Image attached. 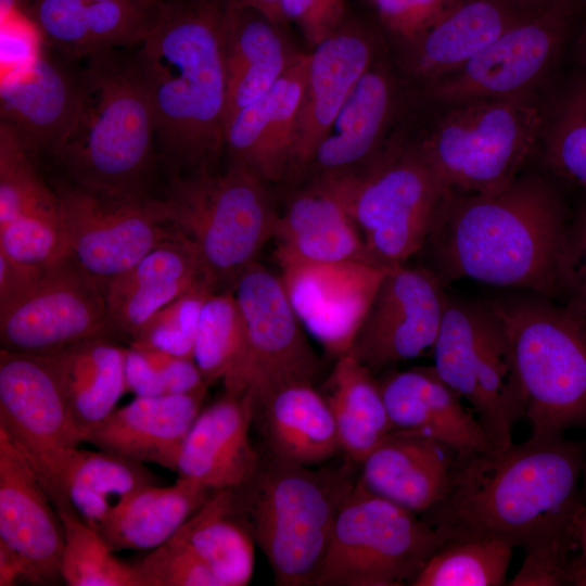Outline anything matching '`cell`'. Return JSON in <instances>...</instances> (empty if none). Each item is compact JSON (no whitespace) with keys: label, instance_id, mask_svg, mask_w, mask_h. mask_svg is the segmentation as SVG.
I'll list each match as a JSON object with an SVG mask.
<instances>
[{"label":"cell","instance_id":"cell-1","mask_svg":"<svg viewBox=\"0 0 586 586\" xmlns=\"http://www.w3.org/2000/svg\"><path fill=\"white\" fill-rule=\"evenodd\" d=\"M586 444L562 433L458 460L446 497L423 513L447 542L505 540L524 550L547 544L574 548L586 507L579 486Z\"/></svg>","mask_w":586,"mask_h":586},{"label":"cell","instance_id":"cell-2","mask_svg":"<svg viewBox=\"0 0 586 586\" xmlns=\"http://www.w3.org/2000/svg\"><path fill=\"white\" fill-rule=\"evenodd\" d=\"M233 0H160L133 60L167 177L215 170L225 153L226 35Z\"/></svg>","mask_w":586,"mask_h":586},{"label":"cell","instance_id":"cell-3","mask_svg":"<svg viewBox=\"0 0 586 586\" xmlns=\"http://www.w3.org/2000/svg\"><path fill=\"white\" fill-rule=\"evenodd\" d=\"M569 219L549 179L519 176L496 192H454L420 252L444 283L470 279L558 300Z\"/></svg>","mask_w":586,"mask_h":586},{"label":"cell","instance_id":"cell-4","mask_svg":"<svg viewBox=\"0 0 586 586\" xmlns=\"http://www.w3.org/2000/svg\"><path fill=\"white\" fill-rule=\"evenodd\" d=\"M78 63L77 113L49 157L59 177L112 196H151L156 122L133 54L115 48Z\"/></svg>","mask_w":586,"mask_h":586},{"label":"cell","instance_id":"cell-5","mask_svg":"<svg viewBox=\"0 0 586 586\" xmlns=\"http://www.w3.org/2000/svg\"><path fill=\"white\" fill-rule=\"evenodd\" d=\"M355 483L343 471H318L264 453L252 475L232 488L237 512L277 585L316 586L339 508Z\"/></svg>","mask_w":586,"mask_h":586},{"label":"cell","instance_id":"cell-6","mask_svg":"<svg viewBox=\"0 0 586 586\" xmlns=\"http://www.w3.org/2000/svg\"><path fill=\"white\" fill-rule=\"evenodd\" d=\"M150 201L158 218L193 245L216 292L225 284L233 291L273 238L279 216L268 184L229 164L224 171L168 176L164 195Z\"/></svg>","mask_w":586,"mask_h":586},{"label":"cell","instance_id":"cell-7","mask_svg":"<svg viewBox=\"0 0 586 586\" xmlns=\"http://www.w3.org/2000/svg\"><path fill=\"white\" fill-rule=\"evenodd\" d=\"M489 303L512 343L531 436L586 426V317L534 292Z\"/></svg>","mask_w":586,"mask_h":586},{"label":"cell","instance_id":"cell-8","mask_svg":"<svg viewBox=\"0 0 586 586\" xmlns=\"http://www.w3.org/2000/svg\"><path fill=\"white\" fill-rule=\"evenodd\" d=\"M412 148L456 193H492L512 183L542 138L545 111L532 94L450 105Z\"/></svg>","mask_w":586,"mask_h":586},{"label":"cell","instance_id":"cell-9","mask_svg":"<svg viewBox=\"0 0 586 586\" xmlns=\"http://www.w3.org/2000/svg\"><path fill=\"white\" fill-rule=\"evenodd\" d=\"M431 353L434 369L471 405L494 448L512 444L525 395L509 333L489 301L448 295Z\"/></svg>","mask_w":586,"mask_h":586},{"label":"cell","instance_id":"cell-10","mask_svg":"<svg viewBox=\"0 0 586 586\" xmlns=\"http://www.w3.org/2000/svg\"><path fill=\"white\" fill-rule=\"evenodd\" d=\"M323 182L343 200L374 264L387 269L422 250L454 193L412 146L386 149L360 173Z\"/></svg>","mask_w":586,"mask_h":586},{"label":"cell","instance_id":"cell-11","mask_svg":"<svg viewBox=\"0 0 586 586\" xmlns=\"http://www.w3.org/2000/svg\"><path fill=\"white\" fill-rule=\"evenodd\" d=\"M447 542L423 518L357 479L343 499L316 586L411 585Z\"/></svg>","mask_w":586,"mask_h":586},{"label":"cell","instance_id":"cell-12","mask_svg":"<svg viewBox=\"0 0 586 586\" xmlns=\"http://www.w3.org/2000/svg\"><path fill=\"white\" fill-rule=\"evenodd\" d=\"M233 294L245 323V344L238 365L222 380L225 392L250 394L256 412L282 388L313 385L321 361L281 277L255 262L240 275Z\"/></svg>","mask_w":586,"mask_h":586},{"label":"cell","instance_id":"cell-13","mask_svg":"<svg viewBox=\"0 0 586 586\" xmlns=\"http://www.w3.org/2000/svg\"><path fill=\"white\" fill-rule=\"evenodd\" d=\"M0 430L56 506L65 469L84 437L43 355L1 348Z\"/></svg>","mask_w":586,"mask_h":586},{"label":"cell","instance_id":"cell-14","mask_svg":"<svg viewBox=\"0 0 586 586\" xmlns=\"http://www.w3.org/2000/svg\"><path fill=\"white\" fill-rule=\"evenodd\" d=\"M585 1L518 18L460 68L424 87L432 100L454 105L531 94L553 67Z\"/></svg>","mask_w":586,"mask_h":586},{"label":"cell","instance_id":"cell-15","mask_svg":"<svg viewBox=\"0 0 586 586\" xmlns=\"http://www.w3.org/2000/svg\"><path fill=\"white\" fill-rule=\"evenodd\" d=\"M72 257L103 293L115 279L177 231L156 215L150 198H117L52 181Z\"/></svg>","mask_w":586,"mask_h":586},{"label":"cell","instance_id":"cell-16","mask_svg":"<svg viewBox=\"0 0 586 586\" xmlns=\"http://www.w3.org/2000/svg\"><path fill=\"white\" fill-rule=\"evenodd\" d=\"M94 336L113 337L105 295L72 255L49 267L25 297L0 313L4 349L46 355Z\"/></svg>","mask_w":586,"mask_h":586},{"label":"cell","instance_id":"cell-17","mask_svg":"<svg viewBox=\"0 0 586 586\" xmlns=\"http://www.w3.org/2000/svg\"><path fill=\"white\" fill-rule=\"evenodd\" d=\"M444 284L428 267L390 268L347 353L373 373L432 352L448 298Z\"/></svg>","mask_w":586,"mask_h":586},{"label":"cell","instance_id":"cell-18","mask_svg":"<svg viewBox=\"0 0 586 586\" xmlns=\"http://www.w3.org/2000/svg\"><path fill=\"white\" fill-rule=\"evenodd\" d=\"M79 95L77 63L44 41L28 60L1 68L0 123L38 158L50 157L72 126Z\"/></svg>","mask_w":586,"mask_h":586},{"label":"cell","instance_id":"cell-19","mask_svg":"<svg viewBox=\"0 0 586 586\" xmlns=\"http://www.w3.org/2000/svg\"><path fill=\"white\" fill-rule=\"evenodd\" d=\"M281 280L301 320L328 351L347 353L385 272L364 262L294 264Z\"/></svg>","mask_w":586,"mask_h":586},{"label":"cell","instance_id":"cell-20","mask_svg":"<svg viewBox=\"0 0 586 586\" xmlns=\"http://www.w3.org/2000/svg\"><path fill=\"white\" fill-rule=\"evenodd\" d=\"M52 505L25 458L0 430V540L18 555L33 584L61 577L64 532Z\"/></svg>","mask_w":586,"mask_h":586},{"label":"cell","instance_id":"cell-21","mask_svg":"<svg viewBox=\"0 0 586 586\" xmlns=\"http://www.w3.org/2000/svg\"><path fill=\"white\" fill-rule=\"evenodd\" d=\"M377 47L370 30L347 21L308 53L291 177L303 174L353 88L378 58Z\"/></svg>","mask_w":586,"mask_h":586},{"label":"cell","instance_id":"cell-22","mask_svg":"<svg viewBox=\"0 0 586 586\" xmlns=\"http://www.w3.org/2000/svg\"><path fill=\"white\" fill-rule=\"evenodd\" d=\"M397 85L388 66L378 58L347 97L329 131L302 175L309 181L354 176L372 164L397 104Z\"/></svg>","mask_w":586,"mask_h":586},{"label":"cell","instance_id":"cell-23","mask_svg":"<svg viewBox=\"0 0 586 586\" xmlns=\"http://www.w3.org/2000/svg\"><path fill=\"white\" fill-rule=\"evenodd\" d=\"M378 384L393 431L437 440L458 460L495 449L474 411L433 366L390 372Z\"/></svg>","mask_w":586,"mask_h":586},{"label":"cell","instance_id":"cell-24","mask_svg":"<svg viewBox=\"0 0 586 586\" xmlns=\"http://www.w3.org/2000/svg\"><path fill=\"white\" fill-rule=\"evenodd\" d=\"M255 405L250 394L226 393L202 408L181 447L178 477L211 491L233 488L255 471L260 455L253 446L250 429Z\"/></svg>","mask_w":586,"mask_h":586},{"label":"cell","instance_id":"cell-25","mask_svg":"<svg viewBox=\"0 0 586 586\" xmlns=\"http://www.w3.org/2000/svg\"><path fill=\"white\" fill-rule=\"evenodd\" d=\"M204 283L215 289L193 245L177 232L106 286L104 295L113 337L122 336L130 342L160 309Z\"/></svg>","mask_w":586,"mask_h":586},{"label":"cell","instance_id":"cell-26","mask_svg":"<svg viewBox=\"0 0 586 586\" xmlns=\"http://www.w3.org/2000/svg\"><path fill=\"white\" fill-rule=\"evenodd\" d=\"M272 240L281 267L339 262L375 265L343 200L323 181H309L291 196L278 216Z\"/></svg>","mask_w":586,"mask_h":586},{"label":"cell","instance_id":"cell-27","mask_svg":"<svg viewBox=\"0 0 586 586\" xmlns=\"http://www.w3.org/2000/svg\"><path fill=\"white\" fill-rule=\"evenodd\" d=\"M206 392L136 396L89 432L85 442L132 461L176 471L181 447L202 410Z\"/></svg>","mask_w":586,"mask_h":586},{"label":"cell","instance_id":"cell-28","mask_svg":"<svg viewBox=\"0 0 586 586\" xmlns=\"http://www.w3.org/2000/svg\"><path fill=\"white\" fill-rule=\"evenodd\" d=\"M458 456L423 435L393 431L362 461L359 480L372 493L425 513L447 495Z\"/></svg>","mask_w":586,"mask_h":586},{"label":"cell","instance_id":"cell-29","mask_svg":"<svg viewBox=\"0 0 586 586\" xmlns=\"http://www.w3.org/2000/svg\"><path fill=\"white\" fill-rule=\"evenodd\" d=\"M518 18L496 0H457L424 31L400 44L402 71L425 86L463 66Z\"/></svg>","mask_w":586,"mask_h":586},{"label":"cell","instance_id":"cell-30","mask_svg":"<svg viewBox=\"0 0 586 586\" xmlns=\"http://www.w3.org/2000/svg\"><path fill=\"white\" fill-rule=\"evenodd\" d=\"M302 53L282 26L258 11L231 3L226 35V119L267 93Z\"/></svg>","mask_w":586,"mask_h":586},{"label":"cell","instance_id":"cell-31","mask_svg":"<svg viewBox=\"0 0 586 586\" xmlns=\"http://www.w3.org/2000/svg\"><path fill=\"white\" fill-rule=\"evenodd\" d=\"M125 354L126 348L113 337L94 336L43 355L61 384L84 442L115 410L127 391Z\"/></svg>","mask_w":586,"mask_h":586},{"label":"cell","instance_id":"cell-32","mask_svg":"<svg viewBox=\"0 0 586 586\" xmlns=\"http://www.w3.org/2000/svg\"><path fill=\"white\" fill-rule=\"evenodd\" d=\"M266 453L281 460L313 467L342 451L332 411L311 384L280 390L255 412Z\"/></svg>","mask_w":586,"mask_h":586},{"label":"cell","instance_id":"cell-33","mask_svg":"<svg viewBox=\"0 0 586 586\" xmlns=\"http://www.w3.org/2000/svg\"><path fill=\"white\" fill-rule=\"evenodd\" d=\"M156 481L143 463L104 450L76 449L65 469L61 499L54 508H72L99 531L132 496Z\"/></svg>","mask_w":586,"mask_h":586},{"label":"cell","instance_id":"cell-34","mask_svg":"<svg viewBox=\"0 0 586 586\" xmlns=\"http://www.w3.org/2000/svg\"><path fill=\"white\" fill-rule=\"evenodd\" d=\"M213 492L182 477L170 486H146L98 532L113 551L154 549L171 538Z\"/></svg>","mask_w":586,"mask_h":586},{"label":"cell","instance_id":"cell-35","mask_svg":"<svg viewBox=\"0 0 586 586\" xmlns=\"http://www.w3.org/2000/svg\"><path fill=\"white\" fill-rule=\"evenodd\" d=\"M326 398L336 424L342 451L356 464L393 432L392 423L372 372L345 353L324 384Z\"/></svg>","mask_w":586,"mask_h":586},{"label":"cell","instance_id":"cell-36","mask_svg":"<svg viewBox=\"0 0 586 586\" xmlns=\"http://www.w3.org/2000/svg\"><path fill=\"white\" fill-rule=\"evenodd\" d=\"M173 537L194 551L222 586L250 583L255 542L237 512L232 488L214 491Z\"/></svg>","mask_w":586,"mask_h":586},{"label":"cell","instance_id":"cell-37","mask_svg":"<svg viewBox=\"0 0 586 586\" xmlns=\"http://www.w3.org/2000/svg\"><path fill=\"white\" fill-rule=\"evenodd\" d=\"M307 64L308 53H302L269 90V107L251 169L267 184L291 177Z\"/></svg>","mask_w":586,"mask_h":586},{"label":"cell","instance_id":"cell-38","mask_svg":"<svg viewBox=\"0 0 586 586\" xmlns=\"http://www.w3.org/2000/svg\"><path fill=\"white\" fill-rule=\"evenodd\" d=\"M39 158L0 123V225L18 218L62 225L54 188L41 176Z\"/></svg>","mask_w":586,"mask_h":586},{"label":"cell","instance_id":"cell-39","mask_svg":"<svg viewBox=\"0 0 586 586\" xmlns=\"http://www.w3.org/2000/svg\"><path fill=\"white\" fill-rule=\"evenodd\" d=\"M514 547L488 537L451 539L428 560L411 586H500Z\"/></svg>","mask_w":586,"mask_h":586},{"label":"cell","instance_id":"cell-40","mask_svg":"<svg viewBox=\"0 0 586 586\" xmlns=\"http://www.w3.org/2000/svg\"><path fill=\"white\" fill-rule=\"evenodd\" d=\"M544 161L586 193V73L575 76L545 115Z\"/></svg>","mask_w":586,"mask_h":586},{"label":"cell","instance_id":"cell-41","mask_svg":"<svg viewBox=\"0 0 586 586\" xmlns=\"http://www.w3.org/2000/svg\"><path fill=\"white\" fill-rule=\"evenodd\" d=\"M64 532L61 577L71 586H139L133 564L114 556L101 534L72 508H55Z\"/></svg>","mask_w":586,"mask_h":586},{"label":"cell","instance_id":"cell-42","mask_svg":"<svg viewBox=\"0 0 586 586\" xmlns=\"http://www.w3.org/2000/svg\"><path fill=\"white\" fill-rule=\"evenodd\" d=\"M245 344V323L232 291L214 292L205 300L198 326L193 360L211 385L238 365Z\"/></svg>","mask_w":586,"mask_h":586},{"label":"cell","instance_id":"cell-43","mask_svg":"<svg viewBox=\"0 0 586 586\" xmlns=\"http://www.w3.org/2000/svg\"><path fill=\"white\" fill-rule=\"evenodd\" d=\"M216 292L200 284L154 314L133 335L129 345L193 358L201 310L207 296Z\"/></svg>","mask_w":586,"mask_h":586},{"label":"cell","instance_id":"cell-44","mask_svg":"<svg viewBox=\"0 0 586 586\" xmlns=\"http://www.w3.org/2000/svg\"><path fill=\"white\" fill-rule=\"evenodd\" d=\"M86 0H31L25 16L46 43L69 63L93 54L87 25Z\"/></svg>","mask_w":586,"mask_h":586},{"label":"cell","instance_id":"cell-45","mask_svg":"<svg viewBox=\"0 0 586 586\" xmlns=\"http://www.w3.org/2000/svg\"><path fill=\"white\" fill-rule=\"evenodd\" d=\"M0 252L38 268H49L71 256L62 225L31 218L0 225Z\"/></svg>","mask_w":586,"mask_h":586},{"label":"cell","instance_id":"cell-46","mask_svg":"<svg viewBox=\"0 0 586 586\" xmlns=\"http://www.w3.org/2000/svg\"><path fill=\"white\" fill-rule=\"evenodd\" d=\"M133 565L139 586H222L213 570L174 537Z\"/></svg>","mask_w":586,"mask_h":586},{"label":"cell","instance_id":"cell-47","mask_svg":"<svg viewBox=\"0 0 586 586\" xmlns=\"http://www.w3.org/2000/svg\"><path fill=\"white\" fill-rule=\"evenodd\" d=\"M558 300L586 317V202L569 219L559 263Z\"/></svg>","mask_w":586,"mask_h":586},{"label":"cell","instance_id":"cell-48","mask_svg":"<svg viewBox=\"0 0 586 586\" xmlns=\"http://www.w3.org/2000/svg\"><path fill=\"white\" fill-rule=\"evenodd\" d=\"M457 0H371L385 28L405 43L431 26Z\"/></svg>","mask_w":586,"mask_h":586},{"label":"cell","instance_id":"cell-49","mask_svg":"<svg viewBox=\"0 0 586 586\" xmlns=\"http://www.w3.org/2000/svg\"><path fill=\"white\" fill-rule=\"evenodd\" d=\"M285 22L294 23L313 47L347 22L346 0H281Z\"/></svg>","mask_w":586,"mask_h":586},{"label":"cell","instance_id":"cell-50","mask_svg":"<svg viewBox=\"0 0 586 586\" xmlns=\"http://www.w3.org/2000/svg\"><path fill=\"white\" fill-rule=\"evenodd\" d=\"M521 569L511 579V586L570 585L569 569L573 549L561 544H547L524 550Z\"/></svg>","mask_w":586,"mask_h":586},{"label":"cell","instance_id":"cell-51","mask_svg":"<svg viewBox=\"0 0 586 586\" xmlns=\"http://www.w3.org/2000/svg\"><path fill=\"white\" fill-rule=\"evenodd\" d=\"M141 349L158 371L165 394H188L207 390L208 385L193 358L175 356L152 348Z\"/></svg>","mask_w":586,"mask_h":586},{"label":"cell","instance_id":"cell-52","mask_svg":"<svg viewBox=\"0 0 586 586\" xmlns=\"http://www.w3.org/2000/svg\"><path fill=\"white\" fill-rule=\"evenodd\" d=\"M47 269L20 263L0 252V313L25 297Z\"/></svg>","mask_w":586,"mask_h":586},{"label":"cell","instance_id":"cell-53","mask_svg":"<svg viewBox=\"0 0 586 586\" xmlns=\"http://www.w3.org/2000/svg\"><path fill=\"white\" fill-rule=\"evenodd\" d=\"M126 390L138 397L165 394V387L154 365L143 349L129 346L125 354Z\"/></svg>","mask_w":586,"mask_h":586},{"label":"cell","instance_id":"cell-54","mask_svg":"<svg viewBox=\"0 0 586 586\" xmlns=\"http://www.w3.org/2000/svg\"><path fill=\"white\" fill-rule=\"evenodd\" d=\"M569 583L586 586V507L581 513L575 534L574 551L569 569Z\"/></svg>","mask_w":586,"mask_h":586},{"label":"cell","instance_id":"cell-55","mask_svg":"<svg viewBox=\"0 0 586 586\" xmlns=\"http://www.w3.org/2000/svg\"><path fill=\"white\" fill-rule=\"evenodd\" d=\"M26 581V569L18 555L0 540V586H12Z\"/></svg>","mask_w":586,"mask_h":586},{"label":"cell","instance_id":"cell-56","mask_svg":"<svg viewBox=\"0 0 586 586\" xmlns=\"http://www.w3.org/2000/svg\"><path fill=\"white\" fill-rule=\"evenodd\" d=\"M519 17L547 12L557 7L586 0H496Z\"/></svg>","mask_w":586,"mask_h":586},{"label":"cell","instance_id":"cell-57","mask_svg":"<svg viewBox=\"0 0 586 586\" xmlns=\"http://www.w3.org/2000/svg\"><path fill=\"white\" fill-rule=\"evenodd\" d=\"M237 3L254 9L278 25L286 22L281 12V0H234Z\"/></svg>","mask_w":586,"mask_h":586},{"label":"cell","instance_id":"cell-58","mask_svg":"<svg viewBox=\"0 0 586 586\" xmlns=\"http://www.w3.org/2000/svg\"><path fill=\"white\" fill-rule=\"evenodd\" d=\"M31 0H0L1 18L14 14L25 15Z\"/></svg>","mask_w":586,"mask_h":586},{"label":"cell","instance_id":"cell-59","mask_svg":"<svg viewBox=\"0 0 586 586\" xmlns=\"http://www.w3.org/2000/svg\"><path fill=\"white\" fill-rule=\"evenodd\" d=\"M577 50L579 55L586 59V25L577 37Z\"/></svg>","mask_w":586,"mask_h":586},{"label":"cell","instance_id":"cell-60","mask_svg":"<svg viewBox=\"0 0 586 586\" xmlns=\"http://www.w3.org/2000/svg\"><path fill=\"white\" fill-rule=\"evenodd\" d=\"M582 492H583L584 497L586 498V460H585V464H584V469H583V487H582Z\"/></svg>","mask_w":586,"mask_h":586},{"label":"cell","instance_id":"cell-61","mask_svg":"<svg viewBox=\"0 0 586 586\" xmlns=\"http://www.w3.org/2000/svg\"><path fill=\"white\" fill-rule=\"evenodd\" d=\"M145 1H149V2H157L160 0H145Z\"/></svg>","mask_w":586,"mask_h":586},{"label":"cell","instance_id":"cell-62","mask_svg":"<svg viewBox=\"0 0 586 586\" xmlns=\"http://www.w3.org/2000/svg\"><path fill=\"white\" fill-rule=\"evenodd\" d=\"M86 1H105V0H86Z\"/></svg>","mask_w":586,"mask_h":586},{"label":"cell","instance_id":"cell-63","mask_svg":"<svg viewBox=\"0 0 586 586\" xmlns=\"http://www.w3.org/2000/svg\"><path fill=\"white\" fill-rule=\"evenodd\" d=\"M585 61H586V59H585Z\"/></svg>","mask_w":586,"mask_h":586}]
</instances>
